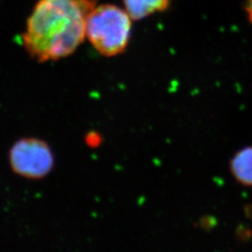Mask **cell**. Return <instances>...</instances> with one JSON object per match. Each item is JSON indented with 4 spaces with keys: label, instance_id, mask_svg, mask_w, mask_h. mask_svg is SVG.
<instances>
[{
    "label": "cell",
    "instance_id": "2",
    "mask_svg": "<svg viewBox=\"0 0 252 252\" xmlns=\"http://www.w3.org/2000/svg\"><path fill=\"white\" fill-rule=\"evenodd\" d=\"M132 21L126 9L116 5L95 6L86 20V37L101 55L116 56L129 44Z\"/></svg>",
    "mask_w": 252,
    "mask_h": 252
},
{
    "label": "cell",
    "instance_id": "4",
    "mask_svg": "<svg viewBox=\"0 0 252 252\" xmlns=\"http://www.w3.org/2000/svg\"><path fill=\"white\" fill-rule=\"evenodd\" d=\"M169 0H124L125 9L134 21L147 18L169 7Z\"/></svg>",
    "mask_w": 252,
    "mask_h": 252
},
{
    "label": "cell",
    "instance_id": "3",
    "mask_svg": "<svg viewBox=\"0 0 252 252\" xmlns=\"http://www.w3.org/2000/svg\"><path fill=\"white\" fill-rule=\"evenodd\" d=\"M9 165L19 177L41 180L54 167V155L49 144L36 137L17 140L9 150Z\"/></svg>",
    "mask_w": 252,
    "mask_h": 252
},
{
    "label": "cell",
    "instance_id": "5",
    "mask_svg": "<svg viewBox=\"0 0 252 252\" xmlns=\"http://www.w3.org/2000/svg\"><path fill=\"white\" fill-rule=\"evenodd\" d=\"M231 170L235 180L245 186H252V148H246L234 155Z\"/></svg>",
    "mask_w": 252,
    "mask_h": 252
},
{
    "label": "cell",
    "instance_id": "1",
    "mask_svg": "<svg viewBox=\"0 0 252 252\" xmlns=\"http://www.w3.org/2000/svg\"><path fill=\"white\" fill-rule=\"evenodd\" d=\"M95 0H38L27 19L23 44L37 62L65 58L86 37V20Z\"/></svg>",
    "mask_w": 252,
    "mask_h": 252
},
{
    "label": "cell",
    "instance_id": "6",
    "mask_svg": "<svg viewBox=\"0 0 252 252\" xmlns=\"http://www.w3.org/2000/svg\"><path fill=\"white\" fill-rule=\"evenodd\" d=\"M246 9H247V12H248L250 21H251V23L252 24V0H247Z\"/></svg>",
    "mask_w": 252,
    "mask_h": 252
}]
</instances>
